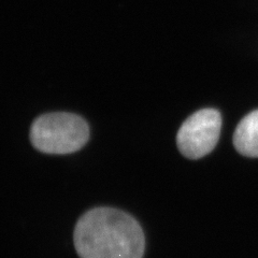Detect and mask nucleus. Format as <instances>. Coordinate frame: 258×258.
Listing matches in <instances>:
<instances>
[{
	"label": "nucleus",
	"mask_w": 258,
	"mask_h": 258,
	"mask_svg": "<svg viewBox=\"0 0 258 258\" xmlns=\"http://www.w3.org/2000/svg\"><path fill=\"white\" fill-rule=\"evenodd\" d=\"M90 138L85 119L72 113H48L38 117L30 129L34 147L46 154L66 155L82 149Z\"/></svg>",
	"instance_id": "2"
},
{
	"label": "nucleus",
	"mask_w": 258,
	"mask_h": 258,
	"mask_svg": "<svg viewBox=\"0 0 258 258\" xmlns=\"http://www.w3.org/2000/svg\"><path fill=\"white\" fill-rule=\"evenodd\" d=\"M222 116L215 109L199 110L181 126L176 136L179 151L186 158L199 159L211 153L220 139Z\"/></svg>",
	"instance_id": "3"
},
{
	"label": "nucleus",
	"mask_w": 258,
	"mask_h": 258,
	"mask_svg": "<svg viewBox=\"0 0 258 258\" xmlns=\"http://www.w3.org/2000/svg\"><path fill=\"white\" fill-rule=\"evenodd\" d=\"M75 246L81 258H142L143 229L128 213L113 208H95L78 221Z\"/></svg>",
	"instance_id": "1"
},
{
	"label": "nucleus",
	"mask_w": 258,
	"mask_h": 258,
	"mask_svg": "<svg viewBox=\"0 0 258 258\" xmlns=\"http://www.w3.org/2000/svg\"><path fill=\"white\" fill-rule=\"evenodd\" d=\"M233 144L241 155L258 157V110L241 119L233 135Z\"/></svg>",
	"instance_id": "4"
}]
</instances>
